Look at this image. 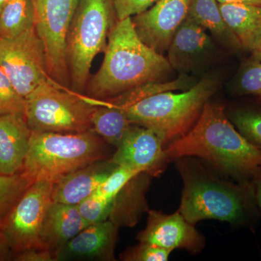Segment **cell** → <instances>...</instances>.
<instances>
[{
  "instance_id": "83f0119b",
  "label": "cell",
  "mask_w": 261,
  "mask_h": 261,
  "mask_svg": "<svg viewBox=\"0 0 261 261\" xmlns=\"http://www.w3.org/2000/svg\"><path fill=\"white\" fill-rule=\"evenodd\" d=\"M139 173H140L126 166H116L92 195L106 199L114 198L125 185Z\"/></svg>"
},
{
  "instance_id": "4fadbf2b",
  "label": "cell",
  "mask_w": 261,
  "mask_h": 261,
  "mask_svg": "<svg viewBox=\"0 0 261 261\" xmlns=\"http://www.w3.org/2000/svg\"><path fill=\"white\" fill-rule=\"evenodd\" d=\"M116 149L111 160L116 166L147 173L152 177L161 176L170 163L159 135L137 125L130 127Z\"/></svg>"
},
{
  "instance_id": "5b68a950",
  "label": "cell",
  "mask_w": 261,
  "mask_h": 261,
  "mask_svg": "<svg viewBox=\"0 0 261 261\" xmlns=\"http://www.w3.org/2000/svg\"><path fill=\"white\" fill-rule=\"evenodd\" d=\"M110 146L94 130L82 133L32 130L21 172L33 182L56 183L91 163L111 159Z\"/></svg>"
},
{
  "instance_id": "7402d4cb",
  "label": "cell",
  "mask_w": 261,
  "mask_h": 261,
  "mask_svg": "<svg viewBox=\"0 0 261 261\" xmlns=\"http://www.w3.org/2000/svg\"><path fill=\"white\" fill-rule=\"evenodd\" d=\"M97 106L92 113V129L110 145L116 147L132 126L126 112L104 100H94Z\"/></svg>"
},
{
  "instance_id": "836d02e7",
  "label": "cell",
  "mask_w": 261,
  "mask_h": 261,
  "mask_svg": "<svg viewBox=\"0 0 261 261\" xmlns=\"http://www.w3.org/2000/svg\"><path fill=\"white\" fill-rule=\"evenodd\" d=\"M10 252H11V250L5 243L1 231H0V260H7V258H9Z\"/></svg>"
},
{
  "instance_id": "f546056e",
  "label": "cell",
  "mask_w": 261,
  "mask_h": 261,
  "mask_svg": "<svg viewBox=\"0 0 261 261\" xmlns=\"http://www.w3.org/2000/svg\"><path fill=\"white\" fill-rule=\"evenodd\" d=\"M172 252L152 244L140 243L127 248L120 258L125 261H167Z\"/></svg>"
},
{
  "instance_id": "4dcf8cb0",
  "label": "cell",
  "mask_w": 261,
  "mask_h": 261,
  "mask_svg": "<svg viewBox=\"0 0 261 261\" xmlns=\"http://www.w3.org/2000/svg\"><path fill=\"white\" fill-rule=\"evenodd\" d=\"M118 20L132 18L149 9L157 0H113Z\"/></svg>"
},
{
  "instance_id": "603a6c76",
  "label": "cell",
  "mask_w": 261,
  "mask_h": 261,
  "mask_svg": "<svg viewBox=\"0 0 261 261\" xmlns=\"http://www.w3.org/2000/svg\"><path fill=\"white\" fill-rule=\"evenodd\" d=\"M34 28L32 0H10L0 13V39H13Z\"/></svg>"
},
{
  "instance_id": "ac0fdd59",
  "label": "cell",
  "mask_w": 261,
  "mask_h": 261,
  "mask_svg": "<svg viewBox=\"0 0 261 261\" xmlns=\"http://www.w3.org/2000/svg\"><path fill=\"white\" fill-rule=\"evenodd\" d=\"M87 226L77 205L53 201L43 221L41 245L43 248L55 252Z\"/></svg>"
},
{
  "instance_id": "d6a6232c",
  "label": "cell",
  "mask_w": 261,
  "mask_h": 261,
  "mask_svg": "<svg viewBox=\"0 0 261 261\" xmlns=\"http://www.w3.org/2000/svg\"><path fill=\"white\" fill-rule=\"evenodd\" d=\"M251 181L253 185L257 207L261 214V167L259 168Z\"/></svg>"
},
{
  "instance_id": "8fae6325",
  "label": "cell",
  "mask_w": 261,
  "mask_h": 261,
  "mask_svg": "<svg viewBox=\"0 0 261 261\" xmlns=\"http://www.w3.org/2000/svg\"><path fill=\"white\" fill-rule=\"evenodd\" d=\"M221 50L207 31L187 15L173 36L166 58L174 71L189 75L212 63Z\"/></svg>"
},
{
  "instance_id": "9a60e30c",
  "label": "cell",
  "mask_w": 261,
  "mask_h": 261,
  "mask_svg": "<svg viewBox=\"0 0 261 261\" xmlns=\"http://www.w3.org/2000/svg\"><path fill=\"white\" fill-rule=\"evenodd\" d=\"M118 229L110 220L89 225L55 251L56 260H116Z\"/></svg>"
},
{
  "instance_id": "44dd1931",
  "label": "cell",
  "mask_w": 261,
  "mask_h": 261,
  "mask_svg": "<svg viewBox=\"0 0 261 261\" xmlns=\"http://www.w3.org/2000/svg\"><path fill=\"white\" fill-rule=\"evenodd\" d=\"M219 6L225 21L243 51L251 53L261 40V6L233 3Z\"/></svg>"
},
{
  "instance_id": "1f68e13d",
  "label": "cell",
  "mask_w": 261,
  "mask_h": 261,
  "mask_svg": "<svg viewBox=\"0 0 261 261\" xmlns=\"http://www.w3.org/2000/svg\"><path fill=\"white\" fill-rule=\"evenodd\" d=\"M14 260L18 261H54L56 255L53 250L33 248L15 253Z\"/></svg>"
},
{
  "instance_id": "5bb4252c",
  "label": "cell",
  "mask_w": 261,
  "mask_h": 261,
  "mask_svg": "<svg viewBox=\"0 0 261 261\" xmlns=\"http://www.w3.org/2000/svg\"><path fill=\"white\" fill-rule=\"evenodd\" d=\"M147 213V226L137 236L140 243L152 244L171 251L181 249L192 255L203 250L205 245L203 235L179 211L169 215L154 210Z\"/></svg>"
},
{
  "instance_id": "484cf974",
  "label": "cell",
  "mask_w": 261,
  "mask_h": 261,
  "mask_svg": "<svg viewBox=\"0 0 261 261\" xmlns=\"http://www.w3.org/2000/svg\"><path fill=\"white\" fill-rule=\"evenodd\" d=\"M231 89L238 95L261 98V62L250 58L245 60L235 76Z\"/></svg>"
},
{
  "instance_id": "f1b7e54d",
  "label": "cell",
  "mask_w": 261,
  "mask_h": 261,
  "mask_svg": "<svg viewBox=\"0 0 261 261\" xmlns=\"http://www.w3.org/2000/svg\"><path fill=\"white\" fill-rule=\"evenodd\" d=\"M25 99L15 90L8 75L0 67V116L24 113Z\"/></svg>"
},
{
  "instance_id": "d590c367",
  "label": "cell",
  "mask_w": 261,
  "mask_h": 261,
  "mask_svg": "<svg viewBox=\"0 0 261 261\" xmlns=\"http://www.w3.org/2000/svg\"><path fill=\"white\" fill-rule=\"evenodd\" d=\"M250 58L255 61L261 62V40L257 44V47L251 51Z\"/></svg>"
},
{
  "instance_id": "ffe728a7",
  "label": "cell",
  "mask_w": 261,
  "mask_h": 261,
  "mask_svg": "<svg viewBox=\"0 0 261 261\" xmlns=\"http://www.w3.org/2000/svg\"><path fill=\"white\" fill-rule=\"evenodd\" d=\"M188 16L210 32L221 49L231 54L243 53L238 38L225 21L217 0H192Z\"/></svg>"
},
{
  "instance_id": "277c9868",
  "label": "cell",
  "mask_w": 261,
  "mask_h": 261,
  "mask_svg": "<svg viewBox=\"0 0 261 261\" xmlns=\"http://www.w3.org/2000/svg\"><path fill=\"white\" fill-rule=\"evenodd\" d=\"M220 77L207 74L181 92L152 94L130 105L123 111L132 124L149 128L163 140L165 147L192 129L206 103L219 90Z\"/></svg>"
},
{
  "instance_id": "d4e9b609",
  "label": "cell",
  "mask_w": 261,
  "mask_h": 261,
  "mask_svg": "<svg viewBox=\"0 0 261 261\" xmlns=\"http://www.w3.org/2000/svg\"><path fill=\"white\" fill-rule=\"evenodd\" d=\"M32 183V180L22 172L14 175L0 174V227Z\"/></svg>"
},
{
  "instance_id": "2e32d148",
  "label": "cell",
  "mask_w": 261,
  "mask_h": 261,
  "mask_svg": "<svg viewBox=\"0 0 261 261\" xmlns=\"http://www.w3.org/2000/svg\"><path fill=\"white\" fill-rule=\"evenodd\" d=\"M116 167L110 159L91 163L66 175L53 185V202L78 205L92 195Z\"/></svg>"
},
{
  "instance_id": "52a82bcc",
  "label": "cell",
  "mask_w": 261,
  "mask_h": 261,
  "mask_svg": "<svg viewBox=\"0 0 261 261\" xmlns=\"http://www.w3.org/2000/svg\"><path fill=\"white\" fill-rule=\"evenodd\" d=\"M96 106L94 99L50 80L25 98L24 116L32 132L82 133L93 130Z\"/></svg>"
},
{
  "instance_id": "8d00e7d4",
  "label": "cell",
  "mask_w": 261,
  "mask_h": 261,
  "mask_svg": "<svg viewBox=\"0 0 261 261\" xmlns=\"http://www.w3.org/2000/svg\"><path fill=\"white\" fill-rule=\"evenodd\" d=\"M10 0H0V13Z\"/></svg>"
},
{
  "instance_id": "9c48e42d",
  "label": "cell",
  "mask_w": 261,
  "mask_h": 261,
  "mask_svg": "<svg viewBox=\"0 0 261 261\" xmlns=\"http://www.w3.org/2000/svg\"><path fill=\"white\" fill-rule=\"evenodd\" d=\"M53 185L47 180L33 182L5 218L0 231L11 252L43 248L40 232L44 216L53 202Z\"/></svg>"
},
{
  "instance_id": "8992f818",
  "label": "cell",
  "mask_w": 261,
  "mask_h": 261,
  "mask_svg": "<svg viewBox=\"0 0 261 261\" xmlns=\"http://www.w3.org/2000/svg\"><path fill=\"white\" fill-rule=\"evenodd\" d=\"M118 21L113 0H80L66 39L70 89L84 94L95 57L104 53Z\"/></svg>"
},
{
  "instance_id": "3957f363",
  "label": "cell",
  "mask_w": 261,
  "mask_h": 261,
  "mask_svg": "<svg viewBox=\"0 0 261 261\" xmlns=\"http://www.w3.org/2000/svg\"><path fill=\"white\" fill-rule=\"evenodd\" d=\"M175 161L184 186L178 211L189 222L214 219L244 226L256 219L260 211L252 181L218 177L196 158Z\"/></svg>"
},
{
  "instance_id": "7c38bea8",
  "label": "cell",
  "mask_w": 261,
  "mask_h": 261,
  "mask_svg": "<svg viewBox=\"0 0 261 261\" xmlns=\"http://www.w3.org/2000/svg\"><path fill=\"white\" fill-rule=\"evenodd\" d=\"M192 0H157L149 9L132 17L141 40L159 54L167 53L175 33L185 21Z\"/></svg>"
},
{
  "instance_id": "e0dca14e",
  "label": "cell",
  "mask_w": 261,
  "mask_h": 261,
  "mask_svg": "<svg viewBox=\"0 0 261 261\" xmlns=\"http://www.w3.org/2000/svg\"><path fill=\"white\" fill-rule=\"evenodd\" d=\"M31 135L24 113L0 116V174L21 172Z\"/></svg>"
},
{
  "instance_id": "6da1fadb",
  "label": "cell",
  "mask_w": 261,
  "mask_h": 261,
  "mask_svg": "<svg viewBox=\"0 0 261 261\" xmlns=\"http://www.w3.org/2000/svg\"><path fill=\"white\" fill-rule=\"evenodd\" d=\"M170 162L182 157L201 159L235 181H251L261 167V151L235 128L219 102L206 103L190 132L165 147Z\"/></svg>"
},
{
  "instance_id": "cb8c5ba5",
  "label": "cell",
  "mask_w": 261,
  "mask_h": 261,
  "mask_svg": "<svg viewBox=\"0 0 261 261\" xmlns=\"http://www.w3.org/2000/svg\"><path fill=\"white\" fill-rule=\"evenodd\" d=\"M256 102L238 105L226 110L228 118L238 132L261 151V98Z\"/></svg>"
},
{
  "instance_id": "ba28073f",
  "label": "cell",
  "mask_w": 261,
  "mask_h": 261,
  "mask_svg": "<svg viewBox=\"0 0 261 261\" xmlns=\"http://www.w3.org/2000/svg\"><path fill=\"white\" fill-rule=\"evenodd\" d=\"M34 29L45 51L48 75L70 89L66 63V39L80 0H32Z\"/></svg>"
},
{
  "instance_id": "4316f807",
  "label": "cell",
  "mask_w": 261,
  "mask_h": 261,
  "mask_svg": "<svg viewBox=\"0 0 261 261\" xmlns=\"http://www.w3.org/2000/svg\"><path fill=\"white\" fill-rule=\"evenodd\" d=\"M113 199H106L94 195L77 205L81 216L89 226L109 219L113 209Z\"/></svg>"
},
{
  "instance_id": "30bf717a",
  "label": "cell",
  "mask_w": 261,
  "mask_h": 261,
  "mask_svg": "<svg viewBox=\"0 0 261 261\" xmlns=\"http://www.w3.org/2000/svg\"><path fill=\"white\" fill-rule=\"evenodd\" d=\"M0 67L24 99L51 80L44 46L34 28L13 39H0Z\"/></svg>"
},
{
  "instance_id": "e575fe53",
  "label": "cell",
  "mask_w": 261,
  "mask_h": 261,
  "mask_svg": "<svg viewBox=\"0 0 261 261\" xmlns=\"http://www.w3.org/2000/svg\"><path fill=\"white\" fill-rule=\"evenodd\" d=\"M217 1L219 4L233 3V4L251 5L261 6V0H217Z\"/></svg>"
},
{
  "instance_id": "d6986e66",
  "label": "cell",
  "mask_w": 261,
  "mask_h": 261,
  "mask_svg": "<svg viewBox=\"0 0 261 261\" xmlns=\"http://www.w3.org/2000/svg\"><path fill=\"white\" fill-rule=\"evenodd\" d=\"M152 176L140 173L130 179L113 199L109 219L117 227H133L148 212L146 193Z\"/></svg>"
},
{
  "instance_id": "7a4b0ae2",
  "label": "cell",
  "mask_w": 261,
  "mask_h": 261,
  "mask_svg": "<svg viewBox=\"0 0 261 261\" xmlns=\"http://www.w3.org/2000/svg\"><path fill=\"white\" fill-rule=\"evenodd\" d=\"M102 65L89 78L84 95L106 100L144 84L172 80L167 58L142 42L132 18L118 20L110 33Z\"/></svg>"
}]
</instances>
